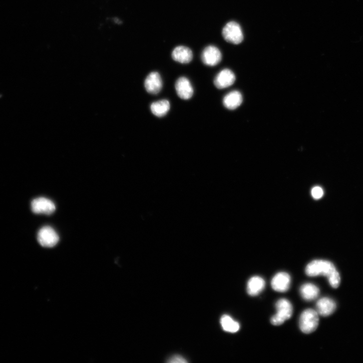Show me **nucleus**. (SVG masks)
I'll list each match as a JSON object with an SVG mask.
<instances>
[{
    "label": "nucleus",
    "mask_w": 363,
    "mask_h": 363,
    "mask_svg": "<svg viewBox=\"0 0 363 363\" xmlns=\"http://www.w3.org/2000/svg\"><path fill=\"white\" fill-rule=\"evenodd\" d=\"M291 278L289 274L281 272L276 274L273 278L271 285L274 290L281 293L288 291L291 286Z\"/></svg>",
    "instance_id": "obj_11"
},
{
    "label": "nucleus",
    "mask_w": 363,
    "mask_h": 363,
    "mask_svg": "<svg viewBox=\"0 0 363 363\" xmlns=\"http://www.w3.org/2000/svg\"><path fill=\"white\" fill-rule=\"evenodd\" d=\"M170 107V103L168 100L162 99L152 102L150 105V110L154 116L161 118L168 113Z\"/></svg>",
    "instance_id": "obj_16"
},
{
    "label": "nucleus",
    "mask_w": 363,
    "mask_h": 363,
    "mask_svg": "<svg viewBox=\"0 0 363 363\" xmlns=\"http://www.w3.org/2000/svg\"><path fill=\"white\" fill-rule=\"evenodd\" d=\"M224 39L228 42L238 44L243 40V33L240 25L234 21L226 24L222 31Z\"/></svg>",
    "instance_id": "obj_5"
},
{
    "label": "nucleus",
    "mask_w": 363,
    "mask_h": 363,
    "mask_svg": "<svg viewBox=\"0 0 363 363\" xmlns=\"http://www.w3.org/2000/svg\"><path fill=\"white\" fill-rule=\"evenodd\" d=\"M38 243L44 247L51 248L57 245L59 237L55 230L49 226L41 228L37 236Z\"/></svg>",
    "instance_id": "obj_4"
},
{
    "label": "nucleus",
    "mask_w": 363,
    "mask_h": 363,
    "mask_svg": "<svg viewBox=\"0 0 363 363\" xmlns=\"http://www.w3.org/2000/svg\"><path fill=\"white\" fill-rule=\"evenodd\" d=\"M31 208L34 214L49 215L55 211L56 206L52 201L44 197H39L32 200Z\"/></svg>",
    "instance_id": "obj_6"
},
{
    "label": "nucleus",
    "mask_w": 363,
    "mask_h": 363,
    "mask_svg": "<svg viewBox=\"0 0 363 363\" xmlns=\"http://www.w3.org/2000/svg\"><path fill=\"white\" fill-rule=\"evenodd\" d=\"M235 80L234 72L229 69H224L217 75L214 82L217 88L222 89L232 86Z\"/></svg>",
    "instance_id": "obj_10"
},
{
    "label": "nucleus",
    "mask_w": 363,
    "mask_h": 363,
    "mask_svg": "<svg viewBox=\"0 0 363 363\" xmlns=\"http://www.w3.org/2000/svg\"><path fill=\"white\" fill-rule=\"evenodd\" d=\"M221 324L224 331L230 333H236L240 328L239 324L228 315L221 318Z\"/></svg>",
    "instance_id": "obj_18"
},
{
    "label": "nucleus",
    "mask_w": 363,
    "mask_h": 363,
    "mask_svg": "<svg viewBox=\"0 0 363 363\" xmlns=\"http://www.w3.org/2000/svg\"><path fill=\"white\" fill-rule=\"evenodd\" d=\"M328 280L333 288H338L341 283V277L339 272L338 271L336 272Z\"/></svg>",
    "instance_id": "obj_19"
},
{
    "label": "nucleus",
    "mask_w": 363,
    "mask_h": 363,
    "mask_svg": "<svg viewBox=\"0 0 363 363\" xmlns=\"http://www.w3.org/2000/svg\"><path fill=\"white\" fill-rule=\"evenodd\" d=\"M163 80L158 72H152L146 77L144 87L146 91L151 94H157L163 88Z\"/></svg>",
    "instance_id": "obj_8"
},
{
    "label": "nucleus",
    "mask_w": 363,
    "mask_h": 363,
    "mask_svg": "<svg viewBox=\"0 0 363 363\" xmlns=\"http://www.w3.org/2000/svg\"><path fill=\"white\" fill-rule=\"evenodd\" d=\"M319 315L313 309H307L303 311L299 319L300 329L305 334L315 332L319 325Z\"/></svg>",
    "instance_id": "obj_2"
},
{
    "label": "nucleus",
    "mask_w": 363,
    "mask_h": 363,
    "mask_svg": "<svg viewBox=\"0 0 363 363\" xmlns=\"http://www.w3.org/2000/svg\"><path fill=\"white\" fill-rule=\"evenodd\" d=\"M168 362L170 363H187L188 361L180 355H175L170 358Z\"/></svg>",
    "instance_id": "obj_21"
},
{
    "label": "nucleus",
    "mask_w": 363,
    "mask_h": 363,
    "mask_svg": "<svg viewBox=\"0 0 363 363\" xmlns=\"http://www.w3.org/2000/svg\"><path fill=\"white\" fill-rule=\"evenodd\" d=\"M173 60L182 64H188L193 59L192 51L185 46H178L174 48L172 54Z\"/></svg>",
    "instance_id": "obj_13"
},
{
    "label": "nucleus",
    "mask_w": 363,
    "mask_h": 363,
    "mask_svg": "<svg viewBox=\"0 0 363 363\" xmlns=\"http://www.w3.org/2000/svg\"><path fill=\"white\" fill-rule=\"evenodd\" d=\"M175 89L177 95L182 99L188 100L194 94L192 84L186 77H181L178 79L175 83Z\"/></svg>",
    "instance_id": "obj_9"
},
{
    "label": "nucleus",
    "mask_w": 363,
    "mask_h": 363,
    "mask_svg": "<svg viewBox=\"0 0 363 363\" xmlns=\"http://www.w3.org/2000/svg\"><path fill=\"white\" fill-rule=\"evenodd\" d=\"M243 102L240 92L234 90L226 94L223 99V105L228 109L234 110L241 106Z\"/></svg>",
    "instance_id": "obj_15"
},
{
    "label": "nucleus",
    "mask_w": 363,
    "mask_h": 363,
    "mask_svg": "<svg viewBox=\"0 0 363 363\" xmlns=\"http://www.w3.org/2000/svg\"><path fill=\"white\" fill-rule=\"evenodd\" d=\"M337 271L335 266L330 262L324 260H315L310 263L305 269L306 274L310 277L320 276L326 277L328 279Z\"/></svg>",
    "instance_id": "obj_1"
},
{
    "label": "nucleus",
    "mask_w": 363,
    "mask_h": 363,
    "mask_svg": "<svg viewBox=\"0 0 363 363\" xmlns=\"http://www.w3.org/2000/svg\"><path fill=\"white\" fill-rule=\"evenodd\" d=\"M311 194L315 199H320L324 196V190L320 186L315 187L311 191Z\"/></svg>",
    "instance_id": "obj_20"
},
{
    "label": "nucleus",
    "mask_w": 363,
    "mask_h": 363,
    "mask_svg": "<svg viewBox=\"0 0 363 363\" xmlns=\"http://www.w3.org/2000/svg\"><path fill=\"white\" fill-rule=\"evenodd\" d=\"M337 305L335 302L329 298L320 299L317 304L316 309L319 315L323 317H328L335 313Z\"/></svg>",
    "instance_id": "obj_12"
},
{
    "label": "nucleus",
    "mask_w": 363,
    "mask_h": 363,
    "mask_svg": "<svg viewBox=\"0 0 363 363\" xmlns=\"http://www.w3.org/2000/svg\"><path fill=\"white\" fill-rule=\"evenodd\" d=\"M276 307L277 314L272 318L271 322L274 326H279L292 317L293 307L291 303L285 299L278 300L276 304Z\"/></svg>",
    "instance_id": "obj_3"
},
{
    "label": "nucleus",
    "mask_w": 363,
    "mask_h": 363,
    "mask_svg": "<svg viewBox=\"0 0 363 363\" xmlns=\"http://www.w3.org/2000/svg\"><path fill=\"white\" fill-rule=\"evenodd\" d=\"M300 292L305 300L313 301L319 297L320 290L316 285L311 283H306L301 287Z\"/></svg>",
    "instance_id": "obj_17"
},
{
    "label": "nucleus",
    "mask_w": 363,
    "mask_h": 363,
    "mask_svg": "<svg viewBox=\"0 0 363 363\" xmlns=\"http://www.w3.org/2000/svg\"><path fill=\"white\" fill-rule=\"evenodd\" d=\"M222 55L220 50L214 45L206 47L202 51L201 60L207 66H215L222 61Z\"/></svg>",
    "instance_id": "obj_7"
},
{
    "label": "nucleus",
    "mask_w": 363,
    "mask_h": 363,
    "mask_svg": "<svg viewBox=\"0 0 363 363\" xmlns=\"http://www.w3.org/2000/svg\"><path fill=\"white\" fill-rule=\"evenodd\" d=\"M265 287L266 282L263 278L254 276L250 278L248 282L247 292L251 296H256L264 291Z\"/></svg>",
    "instance_id": "obj_14"
}]
</instances>
